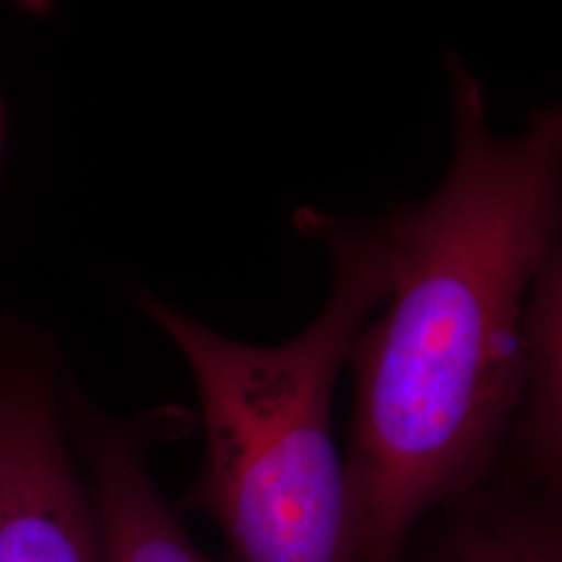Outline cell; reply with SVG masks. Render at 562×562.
Returning a JSON list of instances; mask_svg holds the SVG:
<instances>
[{"instance_id":"cell-5","label":"cell","mask_w":562,"mask_h":562,"mask_svg":"<svg viewBox=\"0 0 562 562\" xmlns=\"http://www.w3.org/2000/svg\"><path fill=\"white\" fill-rule=\"evenodd\" d=\"M86 448L106 562H217L190 538L150 477L138 427L90 422Z\"/></svg>"},{"instance_id":"cell-4","label":"cell","mask_w":562,"mask_h":562,"mask_svg":"<svg viewBox=\"0 0 562 562\" xmlns=\"http://www.w3.org/2000/svg\"><path fill=\"white\" fill-rule=\"evenodd\" d=\"M438 513L402 562H562V487L501 469Z\"/></svg>"},{"instance_id":"cell-1","label":"cell","mask_w":562,"mask_h":562,"mask_svg":"<svg viewBox=\"0 0 562 562\" xmlns=\"http://www.w3.org/2000/svg\"><path fill=\"white\" fill-rule=\"evenodd\" d=\"M452 157L423 201L380 215L390 288L346 367L355 562H402L434 510L503 469L527 373V306L561 250L562 109L490 123L480 78L448 55Z\"/></svg>"},{"instance_id":"cell-2","label":"cell","mask_w":562,"mask_h":562,"mask_svg":"<svg viewBox=\"0 0 562 562\" xmlns=\"http://www.w3.org/2000/svg\"><path fill=\"white\" fill-rule=\"evenodd\" d=\"M294 225L325 246L334 278L322 313L292 340H234L144 299L201 398L204 459L183 506L220 527L234 562H355L334 396L352 344L387 296L390 244L380 217L301 206Z\"/></svg>"},{"instance_id":"cell-6","label":"cell","mask_w":562,"mask_h":562,"mask_svg":"<svg viewBox=\"0 0 562 562\" xmlns=\"http://www.w3.org/2000/svg\"><path fill=\"white\" fill-rule=\"evenodd\" d=\"M503 469L562 487V252L543 262L527 306V373Z\"/></svg>"},{"instance_id":"cell-3","label":"cell","mask_w":562,"mask_h":562,"mask_svg":"<svg viewBox=\"0 0 562 562\" xmlns=\"http://www.w3.org/2000/svg\"><path fill=\"white\" fill-rule=\"evenodd\" d=\"M0 562H106L92 492L32 371L0 380Z\"/></svg>"}]
</instances>
